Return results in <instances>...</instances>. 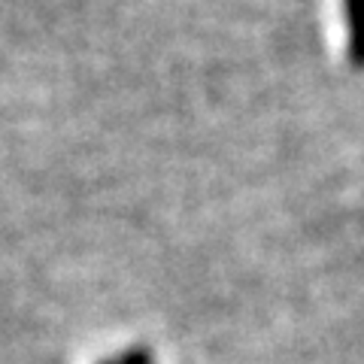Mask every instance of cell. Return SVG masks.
I'll return each mask as SVG.
<instances>
[{
	"label": "cell",
	"mask_w": 364,
	"mask_h": 364,
	"mask_svg": "<svg viewBox=\"0 0 364 364\" xmlns=\"http://www.w3.org/2000/svg\"><path fill=\"white\" fill-rule=\"evenodd\" d=\"M349 21V61L364 67V0H346Z\"/></svg>",
	"instance_id": "1"
},
{
	"label": "cell",
	"mask_w": 364,
	"mask_h": 364,
	"mask_svg": "<svg viewBox=\"0 0 364 364\" xmlns=\"http://www.w3.org/2000/svg\"><path fill=\"white\" fill-rule=\"evenodd\" d=\"M100 364H116V361H100Z\"/></svg>",
	"instance_id": "3"
},
{
	"label": "cell",
	"mask_w": 364,
	"mask_h": 364,
	"mask_svg": "<svg viewBox=\"0 0 364 364\" xmlns=\"http://www.w3.org/2000/svg\"><path fill=\"white\" fill-rule=\"evenodd\" d=\"M116 364H152V352L146 346H131L128 352H122Z\"/></svg>",
	"instance_id": "2"
}]
</instances>
